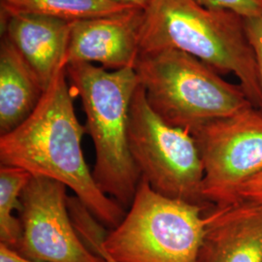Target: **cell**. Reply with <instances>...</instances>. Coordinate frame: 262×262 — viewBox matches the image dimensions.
<instances>
[{
    "label": "cell",
    "mask_w": 262,
    "mask_h": 262,
    "mask_svg": "<svg viewBox=\"0 0 262 262\" xmlns=\"http://www.w3.org/2000/svg\"><path fill=\"white\" fill-rule=\"evenodd\" d=\"M131 157L150 187L164 196L202 206L204 169L195 138L164 122L154 112L139 84L128 122Z\"/></svg>",
    "instance_id": "cell-6"
},
{
    "label": "cell",
    "mask_w": 262,
    "mask_h": 262,
    "mask_svg": "<svg viewBox=\"0 0 262 262\" xmlns=\"http://www.w3.org/2000/svg\"><path fill=\"white\" fill-rule=\"evenodd\" d=\"M66 75L82 100L85 130L94 142V181L125 209L141 180L128 144L129 111L140 84L138 76L134 68L107 70L84 62L67 64Z\"/></svg>",
    "instance_id": "cell-3"
},
{
    "label": "cell",
    "mask_w": 262,
    "mask_h": 262,
    "mask_svg": "<svg viewBox=\"0 0 262 262\" xmlns=\"http://www.w3.org/2000/svg\"><path fill=\"white\" fill-rule=\"evenodd\" d=\"M239 201H250L262 205V173L249 181L239 192Z\"/></svg>",
    "instance_id": "cell-17"
},
{
    "label": "cell",
    "mask_w": 262,
    "mask_h": 262,
    "mask_svg": "<svg viewBox=\"0 0 262 262\" xmlns=\"http://www.w3.org/2000/svg\"><path fill=\"white\" fill-rule=\"evenodd\" d=\"M203 163V197L209 205L239 201L241 188L262 173V111L253 106L191 133Z\"/></svg>",
    "instance_id": "cell-7"
},
{
    "label": "cell",
    "mask_w": 262,
    "mask_h": 262,
    "mask_svg": "<svg viewBox=\"0 0 262 262\" xmlns=\"http://www.w3.org/2000/svg\"><path fill=\"white\" fill-rule=\"evenodd\" d=\"M134 8L114 0H0L1 20L16 15H38L73 23Z\"/></svg>",
    "instance_id": "cell-13"
},
{
    "label": "cell",
    "mask_w": 262,
    "mask_h": 262,
    "mask_svg": "<svg viewBox=\"0 0 262 262\" xmlns=\"http://www.w3.org/2000/svg\"><path fill=\"white\" fill-rule=\"evenodd\" d=\"M32 175L24 169L2 165L0 167V244L16 250L23 226L13 215L21 208L20 196Z\"/></svg>",
    "instance_id": "cell-14"
},
{
    "label": "cell",
    "mask_w": 262,
    "mask_h": 262,
    "mask_svg": "<svg viewBox=\"0 0 262 262\" xmlns=\"http://www.w3.org/2000/svg\"><path fill=\"white\" fill-rule=\"evenodd\" d=\"M201 5L231 11L244 19L262 16V0H196Z\"/></svg>",
    "instance_id": "cell-15"
},
{
    "label": "cell",
    "mask_w": 262,
    "mask_h": 262,
    "mask_svg": "<svg viewBox=\"0 0 262 262\" xmlns=\"http://www.w3.org/2000/svg\"><path fill=\"white\" fill-rule=\"evenodd\" d=\"M45 88L37 74L5 36L0 44V136L17 128L32 114Z\"/></svg>",
    "instance_id": "cell-12"
},
{
    "label": "cell",
    "mask_w": 262,
    "mask_h": 262,
    "mask_svg": "<svg viewBox=\"0 0 262 262\" xmlns=\"http://www.w3.org/2000/svg\"><path fill=\"white\" fill-rule=\"evenodd\" d=\"M143 9L71 23L66 54L69 63H100L106 69L134 68L140 56Z\"/></svg>",
    "instance_id": "cell-9"
},
{
    "label": "cell",
    "mask_w": 262,
    "mask_h": 262,
    "mask_svg": "<svg viewBox=\"0 0 262 262\" xmlns=\"http://www.w3.org/2000/svg\"><path fill=\"white\" fill-rule=\"evenodd\" d=\"M99 255L102 257L104 259V261L105 262H116L115 260H113L112 258L109 256V255H107L106 253H104L103 251H99Z\"/></svg>",
    "instance_id": "cell-20"
},
{
    "label": "cell",
    "mask_w": 262,
    "mask_h": 262,
    "mask_svg": "<svg viewBox=\"0 0 262 262\" xmlns=\"http://www.w3.org/2000/svg\"><path fill=\"white\" fill-rule=\"evenodd\" d=\"M66 185L31 177L20 203L21 236L16 252L37 262H105L82 241L69 212Z\"/></svg>",
    "instance_id": "cell-8"
},
{
    "label": "cell",
    "mask_w": 262,
    "mask_h": 262,
    "mask_svg": "<svg viewBox=\"0 0 262 262\" xmlns=\"http://www.w3.org/2000/svg\"><path fill=\"white\" fill-rule=\"evenodd\" d=\"M139 37L141 53L178 50L220 74L233 73L253 107L262 111L261 85L243 17L196 0H150L143 10Z\"/></svg>",
    "instance_id": "cell-2"
},
{
    "label": "cell",
    "mask_w": 262,
    "mask_h": 262,
    "mask_svg": "<svg viewBox=\"0 0 262 262\" xmlns=\"http://www.w3.org/2000/svg\"><path fill=\"white\" fill-rule=\"evenodd\" d=\"M210 207L164 196L141 178L128 212L100 250L116 262H198Z\"/></svg>",
    "instance_id": "cell-5"
},
{
    "label": "cell",
    "mask_w": 262,
    "mask_h": 262,
    "mask_svg": "<svg viewBox=\"0 0 262 262\" xmlns=\"http://www.w3.org/2000/svg\"><path fill=\"white\" fill-rule=\"evenodd\" d=\"M134 69L154 112L190 133L253 106L240 84L178 50L141 53Z\"/></svg>",
    "instance_id": "cell-4"
},
{
    "label": "cell",
    "mask_w": 262,
    "mask_h": 262,
    "mask_svg": "<svg viewBox=\"0 0 262 262\" xmlns=\"http://www.w3.org/2000/svg\"><path fill=\"white\" fill-rule=\"evenodd\" d=\"M114 1L143 10L145 9L150 2V0H114Z\"/></svg>",
    "instance_id": "cell-19"
},
{
    "label": "cell",
    "mask_w": 262,
    "mask_h": 262,
    "mask_svg": "<svg viewBox=\"0 0 262 262\" xmlns=\"http://www.w3.org/2000/svg\"><path fill=\"white\" fill-rule=\"evenodd\" d=\"M245 27L255 56L262 90V16L245 19Z\"/></svg>",
    "instance_id": "cell-16"
},
{
    "label": "cell",
    "mask_w": 262,
    "mask_h": 262,
    "mask_svg": "<svg viewBox=\"0 0 262 262\" xmlns=\"http://www.w3.org/2000/svg\"><path fill=\"white\" fill-rule=\"evenodd\" d=\"M66 77L62 67L28 119L0 136V161L62 183L101 224L114 228L126 213L98 187L85 162L82 139L86 130L77 119Z\"/></svg>",
    "instance_id": "cell-1"
},
{
    "label": "cell",
    "mask_w": 262,
    "mask_h": 262,
    "mask_svg": "<svg viewBox=\"0 0 262 262\" xmlns=\"http://www.w3.org/2000/svg\"><path fill=\"white\" fill-rule=\"evenodd\" d=\"M0 262H37L24 257L18 252L0 244Z\"/></svg>",
    "instance_id": "cell-18"
},
{
    "label": "cell",
    "mask_w": 262,
    "mask_h": 262,
    "mask_svg": "<svg viewBox=\"0 0 262 262\" xmlns=\"http://www.w3.org/2000/svg\"><path fill=\"white\" fill-rule=\"evenodd\" d=\"M7 38L37 74L47 90L66 67L71 23L38 15H16L1 20Z\"/></svg>",
    "instance_id": "cell-11"
},
{
    "label": "cell",
    "mask_w": 262,
    "mask_h": 262,
    "mask_svg": "<svg viewBox=\"0 0 262 262\" xmlns=\"http://www.w3.org/2000/svg\"><path fill=\"white\" fill-rule=\"evenodd\" d=\"M198 262H262V205L212 206Z\"/></svg>",
    "instance_id": "cell-10"
}]
</instances>
